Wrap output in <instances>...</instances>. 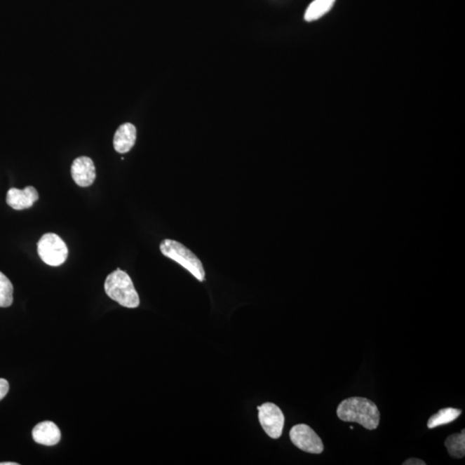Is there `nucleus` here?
Masks as SVG:
<instances>
[{"label":"nucleus","mask_w":465,"mask_h":465,"mask_svg":"<svg viewBox=\"0 0 465 465\" xmlns=\"http://www.w3.org/2000/svg\"><path fill=\"white\" fill-rule=\"evenodd\" d=\"M337 417L343 422H357L368 430H375L380 422V413L376 404L363 398L342 400L337 407Z\"/></svg>","instance_id":"1"},{"label":"nucleus","mask_w":465,"mask_h":465,"mask_svg":"<svg viewBox=\"0 0 465 465\" xmlns=\"http://www.w3.org/2000/svg\"><path fill=\"white\" fill-rule=\"evenodd\" d=\"M105 290L109 297L123 307L135 309L140 305V298L133 282L130 276L119 268L108 276Z\"/></svg>","instance_id":"2"},{"label":"nucleus","mask_w":465,"mask_h":465,"mask_svg":"<svg viewBox=\"0 0 465 465\" xmlns=\"http://www.w3.org/2000/svg\"><path fill=\"white\" fill-rule=\"evenodd\" d=\"M161 252L168 258L179 263L200 282L205 279L203 264L190 249L176 241L166 239L161 243Z\"/></svg>","instance_id":"3"},{"label":"nucleus","mask_w":465,"mask_h":465,"mask_svg":"<svg viewBox=\"0 0 465 465\" xmlns=\"http://www.w3.org/2000/svg\"><path fill=\"white\" fill-rule=\"evenodd\" d=\"M37 252L45 264L59 267L66 262L68 249L62 238L53 233L45 234L37 243Z\"/></svg>","instance_id":"4"},{"label":"nucleus","mask_w":465,"mask_h":465,"mask_svg":"<svg viewBox=\"0 0 465 465\" xmlns=\"http://www.w3.org/2000/svg\"><path fill=\"white\" fill-rule=\"evenodd\" d=\"M290 438L291 442L302 451L312 454H320L323 452V440L317 436L315 431L307 425L294 426L290 430Z\"/></svg>","instance_id":"5"},{"label":"nucleus","mask_w":465,"mask_h":465,"mask_svg":"<svg viewBox=\"0 0 465 465\" xmlns=\"http://www.w3.org/2000/svg\"><path fill=\"white\" fill-rule=\"evenodd\" d=\"M259 419L264 432L271 438L282 436L285 417L281 408L274 403H267L258 407Z\"/></svg>","instance_id":"6"},{"label":"nucleus","mask_w":465,"mask_h":465,"mask_svg":"<svg viewBox=\"0 0 465 465\" xmlns=\"http://www.w3.org/2000/svg\"><path fill=\"white\" fill-rule=\"evenodd\" d=\"M72 177L81 187H88L96 179V168L92 159L81 156L76 159L72 164Z\"/></svg>","instance_id":"7"},{"label":"nucleus","mask_w":465,"mask_h":465,"mask_svg":"<svg viewBox=\"0 0 465 465\" xmlns=\"http://www.w3.org/2000/svg\"><path fill=\"white\" fill-rule=\"evenodd\" d=\"M39 199V192L33 187H27L24 190L11 188L6 196L7 204L17 210L29 209Z\"/></svg>","instance_id":"8"},{"label":"nucleus","mask_w":465,"mask_h":465,"mask_svg":"<svg viewBox=\"0 0 465 465\" xmlns=\"http://www.w3.org/2000/svg\"><path fill=\"white\" fill-rule=\"evenodd\" d=\"M32 436L36 443L52 446L60 440L59 427L51 422H43L34 427Z\"/></svg>","instance_id":"9"},{"label":"nucleus","mask_w":465,"mask_h":465,"mask_svg":"<svg viewBox=\"0 0 465 465\" xmlns=\"http://www.w3.org/2000/svg\"><path fill=\"white\" fill-rule=\"evenodd\" d=\"M135 141L136 128L133 124L126 123L117 128L113 145L117 153L126 154L134 147Z\"/></svg>","instance_id":"10"},{"label":"nucleus","mask_w":465,"mask_h":465,"mask_svg":"<svg viewBox=\"0 0 465 465\" xmlns=\"http://www.w3.org/2000/svg\"><path fill=\"white\" fill-rule=\"evenodd\" d=\"M336 0H314L305 11L306 22H314L320 20L324 15L330 13Z\"/></svg>","instance_id":"11"},{"label":"nucleus","mask_w":465,"mask_h":465,"mask_svg":"<svg viewBox=\"0 0 465 465\" xmlns=\"http://www.w3.org/2000/svg\"><path fill=\"white\" fill-rule=\"evenodd\" d=\"M462 410L459 408L446 407L440 410L437 414H434L429 419L427 427L430 429H436L437 426H443L454 422L460 417Z\"/></svg>","instance_id":"12"},{"label":"nucleus","mask_w":465,"mask_h":465,"mask_svg":"<svg viewBox=\"0 0 465 465\" xmlns=\"http://www.w3.org/2000/svg\"><path fill=\"white\" fill-rule=\"evenodd\" d=\"M445 447L454 459H462L465 454V430L460 433L452 434L446 438Z\"/></svg>","instance_id":"13"},{"label":"nucleus","mask_w":465,"mask_h":465,"mask_svg":"<svg viewBox=\"0 0 465 465\" xmlns=\"http://www.w3.org/2000/svg\"><path fill=\"white\" fill-rule=\"evenodd\" d=\"M13 302V286L9 278L0 271V308L10 307Z\"/></svg>","instance_id":"14"},{"label":"nucleus","mask_w":465,"mask_h":465,"mask_svg":"<svg viewBox=\"0 0 465 465\" xmlns=\"http://www.w3.org/2000/svg\"><path fill=\"white\" fill-rule=\"evenodd\" d=\"M9 383L4 378H0V400L7 395L9 391Z\"/></svg>","instance_id":"15"},{"label":"nucleus","mask_w":465,"mask_h":465,"mask_svg":"<svg viewBox=\"0 0 465 465\" xmlns=\"http://www.w3.org/2000/svg\"><path fill=\"white\" fill-rule=\"evenodd\" d=\"M403 465H426L424 461L418 459H410L403 464Z\"/></svg>","instance_id":"16"},{"label":"nucleus","mask_w":465,"mask_h":465,"mask_svg":"<svg viewBox=\"0 0 465 465\" xmlns=\"http://www.w3.org/2000/svg\"><path fill=\"white\" fill-rule=\"evenodd\" d=\"M0 465H18V463H13V462H3L0 463Z\"/></svg>","instance_id":"17"}]
</instances>
